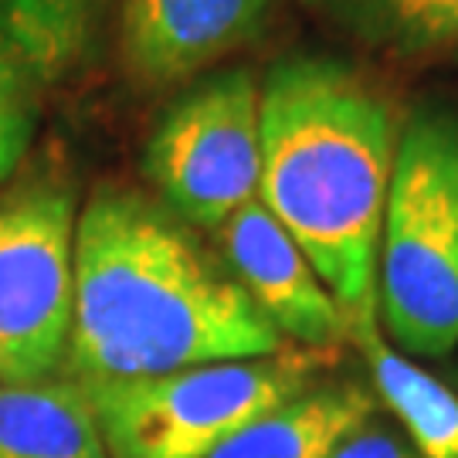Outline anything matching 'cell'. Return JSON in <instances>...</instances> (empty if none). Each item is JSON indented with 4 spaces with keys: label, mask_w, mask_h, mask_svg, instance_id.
<instances>
[{
    "label": "cell",
    "mask_w": 458,
    "mask_h": 458,
    "mask_svg": "<svg viewBox=\"0 0 458 458\" xmlns=\"http://www.w3.org/2000/svg\"><path fill=\"white\" fill-rule=\"evenodd\" d=\"M41 85L14 55V48L0 38V136L28 157L41 115Z\"/></svg>",
    "instance_id": "5bb4252c"
},
{
    "label": "cell",
    "mask_w": 458,
    "mask_h": 458,
    "mask_svg": "<svg viewBox=\"0 0 458 458\" xmlns=\"http://www.w3.org/2000/svg\"><path fill=\"white\" fill-rule=\"evenodd\" d=\"M0 458H109L89 394L68 377L0 384Z\"/></svg>",
    "instance_id": "7c38bea8"
},
{
    "label": "cell",
    "mask_w": 458,
    "mask_h": 458,
    "mask_svg": "<svg viewBox=\"0 0 458 458\" xmlns=\"http://www.w3.org/2000/svg\"><path fill=\"white\" fill-rule=\"evenodd\" d=\"M377 316L414 357L458 346V113L421 106L397 136L377 251Z\"/></svg>",
    "instance_id": "3957f363"
},
{
    "label": "cell",
    "mask_w": 458,
    "mask_h": 458,
    "mask_svg": "<svg viewBox=\"0 0 458 458\" xmlns=\"http://www.w3.org/2000/svg\"><path fill=\"white\" fill-rule=\"evenodd\" d=\"M119 0H0V38L41 89H58L96 65Z\"/></svg>",
    "instance_id": "30bf717a"
},
{
    "label": "cell",
    "mask_w": 458,
    "mask_h": 458,
    "mask_svg": "<svg viewBox=\"0 0 458 458\" xmlns=\"http://www.w3.org/2000/svg\"><path fill=\"white\" fill-rule=\"evenodd\" d=\"M336 353L289 346L174 374L82 387L109 458H208L234 431L316 384Z\"/></svg>",
    "instance_id": "277c9868"
},
{
    "label": "cell",
    "mask_w": 458,
    "mask_h": 458,
    "mask_svg": "<svg viewBox=\"0 0 458 458\" xmlns=\"http://www.w3.org/2000/svg\"><path fill=\"white\" fill-rule=\"evenodd\" d=\"M143 174L166 211L214 234L259 197L262 82L231 68L191 85L149 132Z\"/></svg>",
    "instance_id": "5b68a950"
},
{
    "label": "cell",
    "mask_w": 458,
    "mask_h": 458,
    "mask_svg": "<svg viewBox=\"0 0 458 458\" xmlns=\"http://www.w3.org/2000/svg\"><path fill=\"white\" fill-rule=\"evenodd\" d=\"M21 160H24V157H21V153H17V149L11 147V143H7L4 136H0V183L7 181L11 174H14L17 166H21Z\"/></svg>",
    "instance_id": "2e32d148"
},
{
    "label": "cell",
    "mask_w": 458,
    "mask_h": 458,
    "mask_svg": "<svg viewBox=\"0 0 458 458\" xmlns=\"http://www.w3.org/2000/svg\"><path fill=\"white\" fill-rule=\"evenodd\" d=\"M336 28L401 58L458 51V0H310Z\"/></svg>",
    "instance_id": "4fadbf2b"
},
{
    "label": "cell",
    "mask_w": 458,
    "mask_h": 458,
    "mask_svg": "<svg viewBox=\"0 0 458 458\" xmlns=\"http://www.w3.org/2000/svg\"><path fill=\"white\" fill-rule=\"evenodd\" d=\"M329 458H418V452L384 421L367 418L333 448Z\"/></svg>",
    "instance_id": "9a60e30c"
},
{
    "label": "cell",
    "mask_w": 458,
    "mask_h": 458,
    "mask_svg": "<svg viewBox=\"0 0 458 458\" xmlns=\"http://www.w3.org/2000/svg\"><path fill=\"white\" fill-rule=\"evenodd\" d=\"M75 225V187L58 177H31L0 194V384L62 377Z\"/></svg>",
    "instance_id": "8992f818"
},
{
    "label": "cell",
    "mask_w": 458,
    "mask_h": 458,
    "mask_svg": "<svg viewBox=\"0 0 458 458\" xmlns=\"http://www.w3.org/2000/svg\"><path fill=\"white\" fill-rule=\"evenodd\" d=\"M282 340L217 248L157 197L102 183L75 225V293L62 377L79 387L221 360L272 357Z\"/></svg>",
    "instance_id": "6da1fadb"
},
{
    "label": "cell",
    "mask_w": 458,
    "mask_h": 458,
    "mask_svg": "<svg viewBox=\"0 0 458 458\" xmlns=\"http://www.w3.org/2000/svg\"><path fill=\"white\" fill-rule=\"evenodd\" d=\"M350 344L367 360L377 404L397 418L418 458H458V394L387 344L377 306L350 316Z\"/></svg>",
    "instance_id": "9c48e42d"
},
{
    "label": "cell",
    "mask_w": 458,
    "mask_h": 458,
    "mask_svg": "<svg viewBox=\"0 0 458 458\" xmlns=\"http://www.w3.org/2000/svg\"><path fill=\"white\" fill-rule=\"evenodd\" d=\"M397 136L387 96L340 58L289 55L265 72L259 200L346 316L377 306Z\"/></svg>",
    "instance_id": "7a4b0ae2"
},
{
    "label": "cell",
    "mask_w": 458,
    "mask_h": 458,
    "mask_svg": "<svg viewBox=\"0 0 458 458\" xmlns=\"http://www.w3.org/2000/svg\"><path fill=\"white\" fill-rule=\"evenodd\" d=\"M276 0H119L115 28L130 79L166 89L255 41Z\"/></svg>",
    "instance_id": "ba28073f"
},
{
    "label": "cell",
    "mask_w": 458,
    "mask_h": 458,
    "mask_svg": "<svg viewBox=\"0 0 458 458\" xmlns=\"http://www.w3.org/2000/svg\"><path fill=\"white\" fill-rule=\"evenodd\" d=\"M214 248L285 344L319 353L350 344V316L259 197L214 231Z\"/></svg>",
    "instance_id": "52a82bcc"
},
{
    "label": "cell",
    "mask_w": 458,
    "mask_h": 458,
    "mask_svg": "<svg viewBox=\"0 0 458 458\" xmlns=\"http://www.w3.org/2000/svg\"><path fill=\"white\" fill-rule=\"evenodd\" d=\"M374 391L357 380L312 384L234 431L208 458H329L353 428L374 418Z\"/></svg>",
    "instance_id": "8fae6325"
}]
</instances>
